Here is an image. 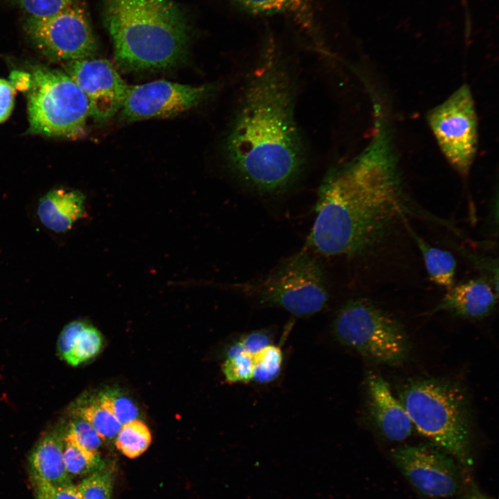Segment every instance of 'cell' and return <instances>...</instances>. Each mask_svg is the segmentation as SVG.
<instances>
[{
	"label": "cell",
	"mask_w": 499,
	"mask_h": 499,
	"mask_svg": "<svg viewBox=\"0 0 499 499\" xmlns=\"http://www.w3.org/2000/svg\"><path fill=\"white\" fill-rule=\"evenodd\" d=\"M66 73L85 94L89 116L103 123L121 110L129 85L107 60L88 58L69 61Z\"/></svg>",
	"instance_id": "cell-12"
},
{
	"label": "cell",
	"mask_w": 499,
	"mask_h": 499,
	"mask_svg": "<svg viewBox=\"0 0 499 499\" xmlns=\"http://www.w3.org/2000/svg\"><path fill=\"white\" fill-rule=\"evenodd\" d=\"M409 231L420 250L431 281L446 290L455 284L456 261L448 251L434 247L418 236L409 225Z\"/></svg>",
	"instance_id": "cell-18"
},
{
	"label": "cell",
	"mask_w": 499,
	"mask_h": 499,
	"mask_svg": "<svg viewBox=\"0 0 499 499\" xmlns=\"http://www.w3.org/2000/svg\"><path fill=\"white\" fill-rule=\"evenodd\" d=\"M498 299V289L487 279L478 278L454 284L431 311H446L464 319L488 316Z\"/></svg>",
	"instance_id": "cell-14"
},
{
	"label": "cell",
	"mask_w": 499,
	"mask_h": 499,
	"mask_svg": "<svg viewBox=\"0 0 499 499\" xmlns=\"http://www.w3.org/2000/svg\"><path fill=\"white\" fill-rule=\"evenodd\" d=\"M82 499H112L113 478L103 467L90 473L78 485Z\"/></svg>",
	"instance_id": "cell-24"
},
{
	"label": "cell",
	"mask_w": 499,
	"mask_h": 499,
	"mask_svg": "<svg viewBox=\"0 0 499 499\" xmlns=\"http://www.w3.org/2000/svg\"><path fill=\"white\" fill-rule=\"evenodd\" d=\"M400 401L421 435L458 464L471 466L470 416L466 396L458 386L435 378L412 380L402 389Z\"/></svg>",
	"instance_id": "cell-4"
},
{
	"label": "cell",
	"mask_w": 499,
	"mask_h": 499,
	"mask_svg": "<svg viewBox=\"0 0 499 499\" xmlns=\"http://www.w3.org/2000/svg\"><path fill=\"white\" fill-rule=\"evenodd\" d=\"M243 351L250 355L265 347L273 344L272 332L268 329H259L240 335L238 338Z\"/></svg>",
	"instance_id": "cell-31"
},
{
	"label": "cell",
	"mask_w": 499,
	"mask_h": 499,
	"mask_svg": "<svg viewBox=\"0 0 499 499\" xmlns=\"http://www.w3.org/2000/svg\"><path fill=\"white\" fill-rule=\"evenodd\" d=\"M427 120L445 158L466 176L478 147V118L469 86L463 85L430 110Z\"/></svg>",
	"instance_id": "cell-8"
},
{
	"label": "cell",
	"mask_w": 499,
	"mask_h": 499,
	"mask_svg": "<svg viewBox=\"0 0 499 499\" xmlns=\"http://www.w3.org/2000/svg\"><path fill=\"white\" fill-rule=\"evenodd\" d=\"M250 74L225 143L229 168L261 194H278L299 177L304 143L295 116L292 73L272 44Z\"/></svg>",
	"instance_id": "cell-1"
},
{
	"label": "cell",
	"mask_w": 499,
	"mask_h": 499,
	"mask_svg": "<svg viewBox=\"0 0 499 499\" xmlns=\"http://www.w3.org/2000/svg\"><path fill=\"white\" fill-rule=\"evenodd\" d=\"M26 91L31 132L65 138L84 134L89 102L66 73L37 67L30 74Z\"/></svg>",
	"instance_id": "cell-6"
},
{
	"label": "cell",
	"mask_w": 499,
	"mask_h": 499,
	"mask_svg": "<svg viewBox=\"0 0 499 499\" xmlns=\"http://www.w3.org/2000/svg\"><path fill=\"white\" fill-rule=\"evenodd\" d=\"M63 432L51 431L35 444L29 456L31 478L53 485L71 483L63 457Z\"/></svg>",
	"instance_id": "cell-17"
},
{
	"label": "cell",
	"mask_w": 499,
	"mask_h": 499,
	"mask_svg": "<svg viewBox=\"0 0 499 499\" xmlns=\"http://www.w3.org/2000/svg\"><path fill=\"white\" fill-rule=\"evenodd\" d=\"M332 330L340 344L378 363L399 365L408 355V338L400 322L365 299L342 306Z\"/></svg>",
	"instance_id": "cell-7"
},
{
	"label": "cell",
	"mask_w": 499,
	"mask_h": 499,
	"mask_svg": "<svg viewBox=\"0 0 499 499\" xmlns=\"http://www.w3.org/2000/svg\"><path fill=\"white\" fill-rule=\"evenodd\" d=\"M151 439V433L146 425L135 419L122 426L116 437V446L123 455L132 459L148 449Z\"/></svg>",
	"instance_id": "cell-19"
},
{
	"label": "cell",
	"mask_w": 499,
	"mask_h": 499,
	"mask_svg": "<svg viewBox=\"0 0 499 499\" xmlns=\"http://www.w3.org/2000/svg\"><path fill=\"white\" fill-rule=\"evenodd\" d=\"M222 370L228 383H248L253 380L254 362L252 355L242 353L227 358L222 364Z\"/></svg>",
	"instance_id": "cell-27"
},
{
	"label": "cell",
	"mask_w": 499,
	"mask_h": 499,
	"mask_svg": "<svg viewBox=\"0 0 499 499\" xmlns=\"http://www.w3.org/2000/svg\"><path fill=\"white\" fill-rule=\"evenodd\" d=\"M63 433L87 451L98 454L101 439L91 426L83 419L78 417L72 420Z\"/></svg>",
	"instance_id": "cell-26"
},
{
	"label": "cell",
	"mask_w": 499,
	"mask_h": 499,
	"mask_svg": "<svg viewBox=\"0 0 499 499\" xmlns=\"http://www.w3.org/2000/svg\"><path fill=\"white\" fill-rule=\"evenodd\" d=\"M254 362L253 380L259 383H268L280 374L283 365L281 349L270 344L252 355Z\"/></svg>",
	"instance_id": "cell-22"
},
{
	"label": "cell",
	"mask_w": 499,
	"mask_h": 499,
	"mask_svg": "<svg viewBox=\"0 0 499 499\" xmlns=\"http://www.w3.org/2000/svg\"><path fill=\"white\" fill-rule=\"evenodd\" d=\"M394 162L383 134L347 166L323 180L306 245L326 256H353L371 247L403 216Z\"/></svg>",
	"instance_id": "cell-2"
},
{
	"label": "cell",
	"mask_w": 499,
	"mask_h": 499,
	"mask_svg": "<svg viewBox=\"0 0 499 499\" xmlns=\"http://www.w3.org/2000/svg\"><path fill=\"white\" fill-rule=\"evenodd\" d=\"M103 17L121 70L166 69L187 56L190 27L171 0H104Z\"/></svg>",
	"instance_id": "cell-3"
},
{
	"label": "cell",
	"mask_w": 499,
	"mask_h": 499,
	"mask_svg": "<svg viewBox=\"0 0 499 499\" xmlns=\"http://www.w3.org/2000/svg\"><path fill=\"white\" fill-rule=\"evenodd\" d=\"M26 12L29 17L53 15L77 3V0H9Z\"/></svg>",
	"instance_id": "cell-28"
},
{
	"label": "cell",
	"mask_w": 499,
	"mask_h": 499,
	"mask_svg": "<svg viewBox=\"0 0 499 499\" xmlns=\"http://www.w3.org/2000/svg\"><path fill=\"white\" fill-rule=\"evenodd\" d=\"M85 212V197L77 190L55 189L40 198L37 215L41 222L55 232L68 231Z\"/></svg>",
	"instance_id": "cell-15"
},
{
	"label": "cell",
	"mask_w": 499,
	"mask_h": 499,
	"mask_svg": "<svg viewBox=\"0 0 499 499\" xmlns=\"http://www.w3.org/2000/svg\"><path fill=\"white\" fill-rule=\"evenodd\" d=\"M102 345L100 333L87 323L78 334L73 351L65 361L71 366H78L95 357L100 352Z\"/></svg>",
	"instance_id": "cell-23"
},
{
	"label": "cell",
	"mask_w": 499,
	"mask_h": 499,
	"mask_svg": "<svg viewBox=\"0 0 499 499\" xmlns=\"http://www.w3.org/2000/svg\"><path fill=\"white\" fill-rule=\"evenodd\" d=\"M216 89L210 84L193 86L167 80L130 85L119 117L122 122L130 123L174 116L200 105Z\"/></svg>",
	"instance_id": "cell-11"
},
{
	"label": "cell",
	"mask_w": 499,
	"mask_h": 499,
	"mask_svg": "<svg viewBox=\"0 0 499 499\" xmlns=\"http://www.w3.org/2000/svg\"><path fill=\"white\" fill-rule=\"evenodd\" d=\"M462 499H491V498H489L488 496L484 495L483 493H482L478 491H472L470 493L467 494Z\"/></svg>",
	"instance_id": "cell-33"
},
{
	"label": "cell",
	"mask_w": 499,
	"mask_h": 499,
	"mask_svg": "<svg viewBox=\"0 0 499 499\" xmlns=\"http://www.w3.org/2000/svg\"><path fill=\"white\" fill-rule=\"evenodd\" d=\"M32 482L36 499H82L78 486L72 482L53 485L35 478Z\"/></svg>",
	"instance_id": "cell-29"
},
{
	"label": "cell",
	"mask_w": 499,
	"mask_h": 499,
	"mask_svg": "<svg viewBox=\"0 0 499 499\" xmlns=\"http://www.w3.org/2000/svg\"><path fill=\"white\" fill-rule=\"evenodd\" d=\"M240 288L260 305L280 308L299 317L320 312L329 299L324 267L306 250L286 259L265 277Z\"/></svg>",
	"instance_id": "cell-5"
},
{
	"label": "cell",
	"mask_w": 499,
	"mask_h": 499,
	"mask_svg": "<svg viewBox=\"0 0 499 499\" xmlns=\"http://www.w3.org/2000/svg\"><path fill=\"white\" fill-rule=\"evenodd\" d=\"M239 10L253 15H284L290 17L313 41L322 46L313 0H230Z\"/></svg>",
	"instance_id": "cell-16"
},
{
	"label": "cell",
	"mask_w": 499,
	"mask_h": 499,
	"mask_svg": "<svg viewBox=\"0 0 499 499\" xmlns=\"http://www.w3.org/2000/svg\"><path fill=\"white\" fill-rule=\"evenodd\" d=\"M15 87L11 82L0 78V123L10 115L14 106Z\"/></svg>",
	"instance_id": "cell-32"
},
{
	"label": "cell",
	"mask_w": 499,
	"mask_h": 499,
	"mask_svg": "<svg viewBox=\"0 0 499 499\" xmlns=\"http://www.w3.org/2000/svg\"><path fill=\"white\" fill-rule=\"evenodd\" d=\"M78 417L87 421L101 439L112 440L116 437L122 424L96 401L76 409Z\"/></svg>",
	"instance_id": "cell-21"
},
{
	"label": "cell",
	"mask_w": 499,
	"mask_h": 499,
	"mask_svg": "<svg viewBox=\"0 0 499 499\" xmlns=\"http://www.w3.org/2000/svg\"><path fill=\"white\" fill-rule=\"evenodd\" d=\"M87 322L80 320L73 321L67 324L58 337L57 349L60 358L66 360L75 346L77 338Z\"/></svg>",
	"instance_id": "cell-30"
},
{
	"label": "cell",
	"mask_w": 499,
	"mask_h": 499,
	"mask_svg": "<svg viewBox=\"0 0 499 499\" xmlns=\"http://www.w3.org/2000/svg\"><path fill=\"white\" fill-rule=\"evenodd\" d=\"M96 402L109 411L122 426L137 418L136 405L130 399L119 394L111 392L101 393Z\"/></svg>",
	"instance_id": "cell-25"
},
{
	"label": "cell",
	"mask_w": 499,
	"mask_h": 499,
	"mask_svg": "<svg viewBox=\"0 0 499 499\" xmlns=\"http://www.w3.org/2000/svg\"><path fill=\"white\" fill-rule=\"evenodd\" d=\"M391 456L408 481L426 497H452L460 488L457 462L432 443L399 446Z\"/></svg>",
	"instance_id": "cell-10"
},
{
	"label": "cell",
	"mask_w": 499,
	"mask_h": 499,
	"mask_svg": "<svg viewBox=\"0 0 499 499\" xmlns=\"http://www.w3.org/2000/svg\"><path fill=\"white\" fill-rule=\"evenodd\" d=\"M24 30L34 46L54 60L92 58L98 44L85 10L76 3L49 17H28Z\"/></svg>",
	"instance_id": "cell-9"
},
{
	"label": "cell",
	"mask_w": 499,
	"mask_h": 499,
	"mask_svg": "<svg viewBox=\"0 0 499 499\" xmlns=\"http://www.w3.org/2000/svg\"><path fill=\"white\" fill-rule=\"evenodd\" d=\"M367 402L371 416L383 435L402 441L412 432L413 425L400 399L379 374L370 371L366 378Z\"/></svg>",
	"instance_id": "cell-13"
},
{
	"label": "cell",
	"mask_w": 499,
	"mask_h": 499,
	"mask_svg": "<svg viewBox=\"0 0 499 499\" xmlns=\"http://www.w3.org/2000/svg\"><path fill=\"white\" fill-rule=\"evenodd\" d=\"M63 457L70 476L85 475L104 467L98 454H94L78 446L63 433Z\"/></svg>",
	"instance_id": "cell-20"
}]
</instances>
